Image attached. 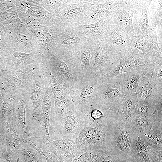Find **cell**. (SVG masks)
Instances as JSON below:
<instances>
[{
    "instance_id": "ab89813d",
    "label": "cell",
    "mask_w": 162,
    "mask_h": 162,
    "mask_svg": "<svg viewBox=\"0 0 162 162\" xmlns=\"http://www.w3.org/2000/svg\"><path fill=\"white\" fill-rule=\"evenodd\" d=\"M145 66L149 67L151 74L154 78L162 80V56L148 58Z\"/></svg>"
},
{
    "instance_id": "5bb4252c",
    "label": "cell",
    "mask_w": 162,
    "mask_h": 162,
    "mask_svg": "<svg viewBox=\"0 0 162 162\" xmlns=\"http://www.w3.org/2000/svg\"><path fill=\"white\" fill-rule=\"evenodd\" d=\"M94 5L89 0H70L57 16L64 24L84 25Z\"/></svg>"
},
{
    "instance_id": "8992f818",
    "label": "cell",
    "mask_w": 162,
    "mask_h": 162,
    "mask_svg": "<svg viewBox=\"0 0 162 162\" xmlns=\"http://www.w3.org/2000/svg\"><path fill=\"white\" fill-rule=\"evenodd\" d=\"M135 132L129 122L119 119L116 121L111 128L108 151L123 160L130 159V148Z\"/></svg>"
},
{
    "instance_id": "60d3db41",
    "label": "cell",
    "mask_w": 162,
    "mask_h": 162,
    "mask_svg": "<svg viewBox=\"0 0 162 162\" xmlns=\"http://www.w3.org/2000/svg\"><path fill=\"white\" fill-rule=\"evenodd\" d=\"M31 146L41 155L44 157L46 162H61L53 154L44 146L40 140H33L31 142Z\"/></svg>"
},
{
    "instance_id": "7a4b0ae2",
    "label": "cell",
    "mask_w": 162,
    "mask_h": 162,
    "mask_svg": "<svg viewBox=\"0 0 162 162\" xmlns=\"http://www.w3.org/2000/svg\"><path fill=\"white\" fill-rule=\"evenodd\" d=\"M42 59L55 77L62 86L72 92L81 77L69 55L52 52L41 56Z\"/></svg>"
},
{
    "instance_id": "d6986e66",
    "label": "cell",
    "mask_w": 162,
    "mask_h": 162,
    "mask_svg": "<svg viewBox=\"0 0 162 162\" xmlns=\"http://www.w3.org/2000/svg\"><path fill=\"white\" fill-rule=\"evenodd\" d=\"M136 0H124L121 6L110 17L113 24L129 36L135 35L133 24Z\"/></svg>"
},
{
    "instance_id": "7c38bea8",
    "label": "cell",
    "mask_w": 162,
    "mask_h": 162,
    "mask_svg": "<svg viewBox=\"0 0 162 162\" xmlns=\"http://www.w3.org/2000/svg\"><path fill=\"white\" fill-rule=\"evenodd\" d=\"M10 33V42L8 49L27 53H40L36 38L26 24L22 22Z\"/></svg>"
},
{
    "instance_id": "5b68a950",
    "label": "cell",
    "mask_w": 162,
    "mask_h": 162,
    "mask_svg": "<svg viewBox=\"0 0 162 162\" xmlns=\"http://www.w3.org/2000/svg\"><path fill=\"white\" fill-rule=\"evenodd\" d=\"M14 7L21 22L25 24L36 22L42 25L58 27L64 24L58 16L32 0H14Z\"/></svg>"
},
{
    "instance_id": "6da1fadb",
    "label": "cell",
    "mask_w": 162,
    "mask_h": 162,
    "mask_svg": "<svg viewBox=\"0 0 162 162\" xmlns=\"http://www.w3.org/2000/svg\"><path fill=\"white\" fill-rule=\"evenodd\" d=\"M118 119L117 114L110 112L94 122V126L86 127L80 132L75 142L78 151L86 152L96 149L108 150L112 126Z\"/></svg>"
},
{
    "instance_id": "4316f807",
    "label": "cell",
    "mask_w": 162,
    "mask_h": 162,
    "mask_svg": "<svg viewBox=\"0 0 162 162\" xmlns=\"http://www.w3.org/2000/svg\"><path fill=\"white\" fill-rule=\"evenodd\" d=\"M152 0H136L133 24L135 35L145 34L149 27L148 10Z\"/></svg>"
},
{
    "instance_id": "2e32d148",
    "label": "cell",
    "mask_w": 162,
    "mask_h": 162,
    "mask_svg": "<svg viewBox=\"0 0 162 162\" xmlns=\"http://www.w3.org/2000/svg\"><path fill=\"white\" fill-rule=\"evenodd\" d=\"M26 25L36 38L41 56L52 52L60 27L44 26L36 22H31Z\"/></svg>"
},
{
    "instance_id": "f35d334b",
    "label": "cell",
    "mask_w": 162,
    "mask_h": 162,
    "mask_svg": "<svg viewBox=\"0 0 162 162\" xmlns=\"http://www.w3.org/2000/svg\"><path fill=\"white\" fill-rule=\"evenodd\" d=\"M19 151L25 162H42L41 156L34 148L22 141Z\"/></svg>"
},
{
    "instance_id": "4dcf8cb0",
    "label": "cell",
    "mask_w": 162,
    "mask_h": 162,
    "mask_svg": "<svg viewBox=\"0 0 162 162\" xmlns=\"http://www.w3.org/2000/svg\"><path fill=\"white\" fill-rule=\"evenodd\" d=\"M138 102L136 93L125 96L117 109L119 120L130 122L134 116Z\"/></svg>"
},
{
    "instance_id": "1f68e13d",
    "label": "cell",
    "mask_w": 162,
    "mask_h": 162,
    "mask_svg": "<svg viewBox=\"0 0 162 162\" xmlns=\"http://www.w3.org/2000/svg\"><path fill=\"white\" fill-rule=\"evenodd\" d=\"M7 151L10 155L12 160L18 162L19 156L18 151L22 142V138L17 134L11 122L6 124Z\"/></svg>"
},
{
    "instance_id": "277c9868",
    "label": "cell",
    "mask_w": 162,
    "mask_h": 162,
    "mask_svg": "<svg viewBox=\"0 0 162 162\" xmlns=\"http://www.w3.org/2000/svg\"><path fill=\"white\" fill-rule=\"evenodd\" d=\"M102 77L95 73L81 78L72 91L73 104L87 114L91 106L97 104Z\"/></svg>"
},
{
    "instance_id": "b9f144b4",
    "label": "cell",
    "mask_w": 162,
    "mask_h": 162,
    "mask_svg": "<svg viewBox=\"0 0 162 162\" xmlns=\"http://www.w3.org/2000/svg\"><path fill=\"white\" fill-rule=\"evenodd\" d=\"M162 149L155 150L150 148L149 157L151 162H162Z\"/></svg>"
},
{
    "instance_id": "30bf717a",
    "label": "cell",
    "mask_w": 162,
    "mask_h": 162,
    "mask_svg": "<svg viewBox=\"0 0 162 162\" xmlns=\"http://www.w3.org/2000/svg\"><path fill=\"white\" fill-rule=\"evenodd\" d=\"M42 71L53 95L54 105L52 114L55 119L61 116L64 111L73 104L72 92L59 83L43 62Z\"/></svg>"
},
{
    "instance_id": "4fadbf2b",
    "label": "cell",
    "mask_w": 162,
    "mask_h": 162,
    "mask_svg": "<svg viewBox=\"0 0 162 162\" xmlns=\"http://www.w3.org/2000/svg\"><path fill=\"white\" fill-rule=\"evenodd\" d=\"M118 63L111 71L102 76L103 79L112 78L120 74L127 73L136 68L145 66L147 58L135 48L118 53Z\"/></svg>"
},
{
    "instance_id": "f6af8a7d",
    "label": "cell",
    "mask_w": 162,
    "mask_h": 162,
    "mask_svg": "<svg viewBox=\"0 0 162 162\" xmlns=\"http://www.w3.org/2000/svg\"><path fill=\"white\" fill-rule=\"evenodd\" d=\"M124 162H136L133 159L130 158L124 161Z\"/></svg>"
},
{
    "instance_id": "44dd1931",
    "label": "cell",
    "mask_w": 162,
    "mask_h": 162,
    "mask_svg": "<svg viewBox=\"0 0 162 162\" xmlns=\"http://www.w3.org/2000/svg\"><path fill=\"white\" fill-rule=\"evenodd\" d=\"M73 64L81 77L94 73L90 41L84 46L69 55Z\"/></svg>"
},
{
    "instance_id": "ba28073f",
    "label": "cell",
    "mask_w": 162,
    "mask_h": 162,
    "mask_svg": "<svg viewBox=\"0 0 162 162\" xmlns=\"http://www.w3.org/2000/svg\"><path fill=\"white\" fill-rule=\"evenodd\" d=\"M93 71L103 76L114 68L118 63V53L104 41H91Z\"/></svg>"
},
{
    "instance_id": "d4e9b609",
    "label": "cell",
    "mask_w": 162,
    "mask_h": 162,
    "mask_svg": "<svg viewBox=\"0 0 162 162\" xmlns=\"http://www.w3.org/2000/svg\"><path fill=\"white\" fill-rule=\"evenodd\" d=\"M131 37L113 23L110 26L104 41L118 53L132 48Z\"/></svg>"
},
{
    "instance_id": "484cf974",
    "label": "cell",
    "mask_w": 162,
    "mask_h": 162,
    "mask_svg": "<svg viewBox=\"0 0 162 162\" xmlns=\"http://www.w3.org/2000/svg\"><path fill=\"white\" fill-rule=\"evenodd\" d=\"M45 88L42 102L39 124L41 130V137L51 140L49 133L50 126V118L52 114L54 105L53 97L51 88L45 79Z\"/></svg>"
},
{
    "instance_id": "cb8c5ba5",
    "label": "cell",
    "mask_w": 162,
    "mask_h": 162,
    "mask_svg": "<svg viewBox=\"0 0 162 162\" xmlns=\"http://www.w3.org/2000/svg\"><path fill=\"white\" fill-rule=\"evenodd\" d=\"M45 81L41 68V72L35 80L29 94L30 99L32 103V120L35 123L39 124L40 122L44 93Z\"/></svg>"
},
{
    "instance_id": "e575fe53",
    "label": "cell",
    "mask_w": 162,
    "mask_h": 162,
    "mask_svg": "<svg viewBox=\"0 0 162 162\" xmlns=\"http://www.w3.org/2000/svg\"><path fill=\"white\" fill-rule=\"evenodd\" d=\"M149 27L156 31L162 28V1L152 0L148 10Z\"/></svg>"
},
{
    "instance_id": "ffe728a7",
    "label": "cell",
    "mask_w": 162,
    "mask_h": 162,
    "mask_svg": "<svg viewBox=\"0 0 162 162\" xmlns=\"http://www.w3.org/2000/svg\"><path fill=\"white\" fill-rule=\"evenodd\" d=\"M147 69L146 66H140L113 77L120 85L124 95H128L136 93Z\"/></svg>"
},
{
    "instance_id": "d6a6232c",
    "label": "cell",
    "mask_w": 162,
    "mask_h": 162,
    "mask_svg": "<svg viewBox=\"0 0 162 162\" xmlns=\"http://www.w3.org/2000/svg\"><path fill=\"white\" fill-rule=\"evenodd\" d=\"M162 103H154L145 101H138L134 113L136 116L158 117L162 118Z\"/></svg>"
},
{
    "instance_id": "3957f363",
    "label": "cell",
    "mask_w": 162,
    "mask_h": 162,
    "mask_svg": "<svg viewBox=\"0 0 162 162\" xmlns=\"http://www.w3.org/2000/svg\"><path fill=\"white\" fill-rule=\"evenodd\" d=\"M52 127L57 139L65 138L75 140L80 131L92 122L87 115L73 104L60 117L55 119Z\"/></svg>"
},
{
    "instance_id": "e0dca14e",
    "label": "cell",
    "mask_w": 162,
    "mask_h": 162,
    "mask_svg": "<svg viewBox=\"0 0 162 162\" xmlns=\"http://www.w3.org/2000/svg\"><path fill=\"white\" fill-rule=\"evenodd\" d=\"M44 147L53 154L61 162H71L78 151L74 140L59 138L54 140L43 139Z\"/></svg>"
},
{
    "instance_id": "74e56055",
    "label": "cell",
    "mask_w": 162,
    "mask_h": 162,
    "mask_svg": "<svg viewBox=\"0 0 162 162\" xmlns=\"http://www.w3.org/2000/svg\"><path fill=\"white\" fill-rule=\"evenodd\" d=\"M50 13L57 16L68 4L70 0H32Z\"/></svg>"
},
{
    "instance_id": "8d00e7d4",
    "label": "cell",
    "mask_w": 162,
    "mask_h": 162,
    "mask_svg": "<svg viewBox=\"0 0 162 162\" xmlns=\"http://www.w3.org/2000/svg\"><path fill=\"white\" fill-rule=\"evenodd\" d=\"M109 154V152L105 149H96L86 152L78 151L71 162H98Z\"/></svg>"
},
{
    "instance_id": "9a60e30c",
    "label": "cell",
    "mask_w": 162,
    "mask_h": 162,
    "mask_svg": "<svg viewBox=\"0 0 162 162\" xmlns=\"http://www.w3.org/2000/svg\"><path fill=\"white\" fill-rule=\"evenodd\" d=\"M147 68L136 93L138 101L154 103L162 102V80L154 78Z\"/></svg>"
},
{
    "instance_id": "ac0fdd59",
    "label": "cell",
    "mask_w": 162,
    "mask_h": 162,
    "mask_svg": "<svg viewBox=\"0 0 162 162\" xmlns=\"http://www.w3.org/2000/svg\"><path fill=\"white\" fill-rule=\"evenodd\" d=\"M131 47L138 49L147 58L162 56V50L159 46L156 31L150 28L145 34L131 37Z\"/></svg>"
},
{
    "instance_id": "83f0119b",
    "label": "cell",
    "mask_w": 162,
    "mask_h": 162,
    "mask_svg": "<svg viewBox=\"0 0 162 162\" xmlns=\"http://www.w3.org/2000/svg\"><path fill=\"white\" fill-rule=\"evenodd\" d=\"M124 2L105 0L102 3L94 5L85 24L92 23L101 18L110 17L121 6Z\"/></svg>"
},
{
    "instance_id": "f546056e",
    "label": "cell",
    "mask_w": 162,
    "mask_h": 162,
    "mask_svg": "<svg viewBox=\"0 0 162 162\" xmlns=\"http://www.w3.org/2000/svg\"><path fill=\"white\" fill-rule=\"evenodd\" d=\"M10 59L17 69L25 68L29 65L42 61L40 53L34 52L27 53L15 51L8 49L7 51Z\"/></svg>"
},
{
    "instance_id": "7bdbcfd3",
    "label": "cell",
    "mask_w": 162,
    "mask_h": 162,
    "mask_svg": "<svg viewBox=\"0 0 162 162\" xmlns=\"http://www.w3.org/2000/svg\"><path fill=\"white\" fill-rule=\"evenodd\" d=\"M124 161L116 156L109 154L98 162H124Z\"/></svg>"
},
{
    "instance_id": "8fae6325",
    "label": "cell",
    "mask_w": 162,
    "mask_h": 162,
    "mask_svg": "<svg viewBox=\"0 0 162 162\" xmlns=\"http://www.w3.org/2000/svg\"><path fill=\"white\" fill-rule=\"evenodd\" d=\"M125 96L120 85L114 77L108 79L103 78L98 91L97 104L105 110H117Z\"/></svg>"
},
{
    "instance_id": "836d02e7",
    "label": "cell",
    "mask_w": 162,
    "mask_h": 162,
    "mask_svg": "<svg viewBox=\"0 0 162 162\" xmlns=\"http://www.w3.org/2000/svg\"><path fill=\"white\" fill-rule=\"evenodd\" d=\"M129 122L134 130L136 133L162 126V118L158 117L145 118L134 116Z\"/></svg>"
},
{
    "instance_id": "f1b7e54d",
    "label": "cell",
    "mask_w": 162,
    "mask_h": 162,
    "mask_svg": "<svg viewBox=\"0 0 162 162\" xmlns=\"http://www.w3.org/2000/svg\"><path fill=\"white\" fill-rule=\"evenodd\" d=\"M130 148V158L136 162H151L149 157L150 146L136 132L133 137Z\"/></svg>"
},
{
    "instance_id": "52a82bcc",
    "label": "cell",
    "mask_w": 162,
    "mask_h": 162,
    "mask_svg": "<svg viewBox=\"0 0 162 162\" xmlns=\"http://www.w3.org/2000/svg\"><path fill=\"white\" fill-rule=\"evenodd\" d=\"M89 41L87 36L80 31L74 23L64 24L59 28L52 52L69 55L84 46Z\"/></svg>"
},
{
    "instance_id": "9c48e42d",
    "label": "cell",
    "mask_w": 162,
    "mask_h": 162,
    "mask_svg": "<svg viewBox=\"0 0 162 162\" xmlns=\"http://www.w3.org/2000/svg\"><path fill=\"white\" fill-rule=\"evenodd\" d=\"M42 63V60L25 68L9 72L7 80L9 92L29 94L35 80L41 72Z\"/></svg>"
},
{
    "instance_id": "d590c367",
    "label": "cell",
    "mask_w": 162,
    "mask_h": 162,
    "mask_svg": "<svg viewBox=\"0 0 162 162\" xmlns=\"http://www.w3.org/2000/svg\"><path fill=\"white\" fill-rule=\"evenodd\" d=\"M137 133L147 142L150 148L157 150L162 149V126Z\"/></svg>"
},
{
    "instance_id": "603a6c76",
    "label": "cell",
    "mask_w": 162,
    "mask_h": 162,
    "mask_svg": "<svg viewBox=\"0 0 162 162\" xmlns=\"http://www.w3.org/2000/svg\"><path fill=\"white\" fill-rule=\"evenodd\" d=\"M110 17L101 18L92 23L80 25L74 23L91 41H104L110 26L113 24Z\"/></svg>"
},
{
    "instance_id": "ee69618b",
    "label": "cell",
    "mask_w": 162,
    "mask_h": 162,
    "mask_svg": "<svg viewBox=\"0 0 162 162\" xmlns=\"http://www.w3.org/2000/svg\"><path fill=\"white\" fill-rule=\"evenodd\" d=\"M2 156L4 162H13L10 155L6 150L2 152Z\"/></svg>"
},
{
    "instance_id": "7402d4cb",
    "label": "cell",
    "mask_w": 162,
    "mask_h": 162,
    "mask_svg": "<svg viewBox=\"0 0 162 162\" xmlns=\"http://www.w3.org/2000/svg\"><path fill=\"white\" fill-rule=\"evenodd\" d=\"M30 100L29 94L22 96L15 107L12 122L17 134L24 139L31 137L30 127L26 119V110L28 107Z\"/></svg>"
}]
</instances>
